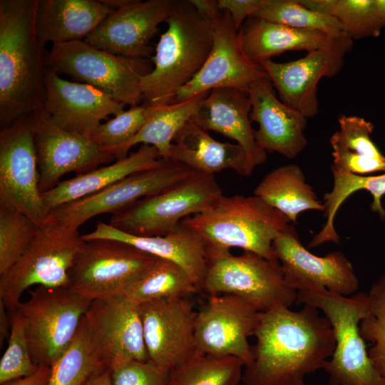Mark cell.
<instances>
[{"label":"cell","mask_w":385,"mask_h":385,"mask_svg":"<svg viewBox=\"0 0 385 385\" xmlns=\"http://www.w3.org/2000/svg\"><path fill=\"white\" fill-rule=\"evenodd\" d=\"M254 336L243 385H306L305 376L323 369L335 348L329 321L309 304L260 312Z\"/></svg>","instance_id":"obj_1"},{"label":"cell","mask_w":385,"mask_h":385,"mask_svg":"<svg viewBox=\"0 0 385 385\" xmlns=\"http://www.w3.org/2000/svg\"><path fill=\"white\" fill-rule=\"evenodd\" d=\"M38 0H0V127L43 108L44 49L36 31Z\"/></svg>","instance_id":"obj_2"},{"label":"cell","mask_w":385,"mask_h":385,"mask_svg":"<svg viewBox=\"0 0 385 385\" xmlns=\"http://www.w3.org/2000/svg\"><path fill=\"white\" fill-rule=\"evenodd\" d=\"M168 28L151 58L154 67L140 81L144 103L165 106L204 66L212 47L211 21L190 0H175L165 21Z\"/></svg>","instance_id":"obj_3"},{"label":"cell","mask_w":385,"mask_h":385,"mask_svg":"<svg viewBox=\"0 0 385 385\" xmlns=\"http://www.w3.org/2000/svg\"><path fill=\"white\" fill-rule=\"evenodd\" d=\"M279 211L256 195H222L211 207L180 223L198 233L211 258L232 247L278 261L272 250L276 237L289 224Z\"/></svg>","instance_id":"obj_4"},{"label":"cell","mask_w":385,"mask_h":385,"mask_svg":"<svg viewBox=\"0 0 385 385\" xmlns=\"http://www.w3.org/2000/svg\"><path fill=\"white\" fill-rule=\"evenodd\" d=\"M296 303L320 309L332 327L335 348L323 368L329 385H385L360 333V322L369 312L368 293L344 296L324 288H310L297 291Z\"/></svg>","instance_id":"obj_5"},{"label":"cell","mask_w":385,"mask_h":385,"mask_svg":"<svg viewBox=\"0 0 385 385\" xmlns=\"http://www.w3.org/2000/svg\"><path fill=\"white\" fill-rule=\"evenodd\" d=\"M78 230L66 227L50 217L18 261L0 275V301L15 311L24 292L34 285H68V272L85 241Z\"/></svg>","instance_id":"obj_6"},{"label":"cell","mask_w":385,"mask_h":385,"mask_svg":"<svg viewBox=\"0 0 385 385\" xmlns=\"http://www.w3.org/2000/svg\"><path fill=\"white\" fill-rule=\"evenodd\" d=\"M45 65L58 76L92 86L130 107L143 101L141 78L153 70L145 58L114 55L85 41L53 44Z\"/></svg>","instance_id":"obj_7"},{"label":"cell","mask_w":385,"mask_h":385,"mask_svg":"<svg viewBox=\"0 0 385 385\" xmlns=\"http://www.w3.org/2000/svg\"><path fill=\"white\" fill-rule=\"evenodd\" d=\"M222 195L214 175L194 172L166 190L113 214L109 224L133 235H166L183 220L207 210Z\"/></svg>","instance_id":"obj_8"},{"label":"cell","mask_w":385,"mask_h":385,"mask_svg":"<svg viewBox=\"0 0 385 385\" xmlns=\"http://www.w3.org/2000/svg\"><path fill=\"white\" fill-rule=\"evenodd\" d=\"M21 302L22 316L33 362L52 367L67 349L91 302L68 287L38 286Z\"/></svg>","instance_id":"obj_9"},{"label":"cell","mask_w":385,"mask_h":385,"mask_svg":"<svg viewBox=\"0 0 385 385\" xmlns=\"http://www.w3.org/2000/svg\"><path fill=\"white\" fill-rule=\"evenodd\" d=\"M201 290L210 295L238 297L260 312L279 307L289 308L297 297L278 261L248 251L237 256L230 252L210 259Z\"/></svg>","instance_id":"obj_10"},{"label":"cell","mask_w":385,"mask_h":385,"mask_svg":"<svg viewBox=\"0 0 385 385\" xmlns=\"http://www.w3.org/2000/svg\"><path fill=\"white\" fill-rule=\"evenodd\" d=\"M158 259L126 242L85 241L68 272V289L93 302L121 295Z\"/></svg>","instance_id":"obj_11"},{"label":"cell","mask_w":385,"mask_h":385,"mask_svg":"<svg viewBox=\"0 0 385 385\" xmlns=\"http://www.w3.org/2000/svg\"><path fill=\"white\" fill-rule=\"evenodd\" d=\"M0 205L21 211L38 225L49 217L39 190L33 114L1 129Z\"/></svg>","instance_id":"obj_12"},{"label":"cell","mask_w":385,"mask_h":385,"mask_svg":"<svg viewBox=\"0 0 385 385\" xmlns=\"http://www.w3.org/2000/svg\"><path fill=\"white\" fill-rule=\"evenodd\" d=\"M188 166L163 158L153 168L130 175L112 185L51 211L49 217L73 229L103 213L115 214L142 198L159 193L193 173Z\"/></svg>","instance_id":"obj_13"},{"label":"cell","mask_w":385,"mask_h":385,"mask_svg":"<svg viewBox=\"0 0 385 385\" xmlns=\"http://www.w3.org/2000/svg\"><path fill=\"white\" fill-rule=\"evenodd\" d=\"M347 34L332 37L327 44L294 61L277 63L268 60L260 67L266 72L279 99L302 113L313 118L319 111L317 84L324 77L337 75L344 58L353 48Z\"/></svg>","instance_id":"obj_14"},{"label":"cell","mask_w":385,"mask_h":385,"mask_svg":"<svg viewBox=\"0 0 385 385\" xmlns=\"http://www.w3.org/2000/svg\"><path fill=\"white\" fill-rule=\"evenodd\" d=\"M260 312L231 294L210 295L197 312L195 352L213 356H232L247 365L252 359L248 339L254 336Z\"/></svg>","instance_id":"obj_15"},{"label":"cell","mask_w":385,"mask_h":385,"mask_svg":"<svg viewBox=\"0 0 385 385\" xmlns=\"http://www.w3.org/2000/svg\"><path fill=\"white\" fill-rule=\"evenodd\" d=\"M33 117L41 193L54 188L68 173L84 174L115 159L90 137L58 126L43 109L33 113Z\"/></svg>","instance_id":"obj_16"},{"label":"cell","mask_w":385,"mask_h":385,"mask_svg":"<svg viewBox=\"0 0 385 385\" xmlns=\"http://www.w3.org/2000/svg\"><path fill=\"white\" fill-rule=\"evenodd\" d=\"M139 310L150 361L171 371L194 354L197 312L187 297L145 302Z\"/></svg>","instance_id":"obj_17"},{"label":"cell","mask_w":385,"mask_h":385,"mask_svg":"<svg viewBox=\"0 0 385 385\" xmlns=\"http://www.w3.org/2000/svg\"><path fill=\"white\" fill-rule=\"evenodd\" d=\"M91 343L107 369L118 361H148L139 305L119 295L91 302L84 317Z\"/></svg>","instance_id":"obj_18"},{"label":"cell","mask_w":385,"mask_h":385,"mask_svg":"<svg viewBox=\"0 0 385 385\" xmlns=\"http://www.w3.org/2000/svg\"><path fill=\"white\" fill-rule=\"evenodd\" d=\"M274 255L288 284L297 292L310 288L351 296L359 287L351 263L340 251L317 256L304 247L295 228L288 225L274 240Z\"/></svg>","instance_id":"obj_19"},{"label":"cell","mask_w":385,"mask_h":385,"mask_svg":"<svg viewBox=\"0 0 385 385\" xmlns=\"http://www.w3.org/2000/svg\"><path fill=\"white\" fill-rule=\"evenodd\" d=\"M211 23L213 35L211 51L200 72L179 91L173 103L216 88H236L247 92L252 83L269 78L243 52L238 30L228 11H222Z\"/></svg>","instance_id":"obj_20"},{"label":"cell","mask_w":385,"mask_h":385,"mask_svg":"<svg viewBox=\"0 0 385 385\" xmlns=\"http://www.w3.org/2000/svg\"><path fill=\"white\" fill-rule=\"evenodd\" d=\"M173 0H131L114 10L85 41L110 53L145 58L152 53L150 41L168 18Z\"/></svg>","instance_id":"obj_21"},{"label":"cell","mask_w":385,"mask_h":385,"mask_svg":"<svg viewBox=\"0 0 385 385\" xmlns=\"http://www.w3.org/2000/svg\"><path fill=\"white\" fill-rule=\"evenodd\" d=\"M43 110L61 128L91 137L102 120L124 111L125 105L83 83L63 79L46 68Z\"/></svg>","instance_id":"obj_22"},{"label":"cell","mask_w":385,"mask_h":385,"mask_svg":"<svg viewBox=\"0 0 385 385\" xmlns=\"http://www.w3.org/2000/svg\"><path fill=\"white\" fill-rule=\"evenodd\" d=\"M252 103L251 121L258 123L255 137L265 152H277L289 159L307 146L304 135L307 118L277 98L269 78L252 83L248 91Z\"/></svg>","instance_id":"obj_23"},{"label":"cell","mask_w":385,"mask_h":385,"mask_svg":"<svg viewBox=\"0 0 385 385\" xmlns=\"http://www.w3.org/2000/svg\"><path fill=\"white\" fill-rule=\"evenodd\" d=\"M252 103L247 92L230 88L210 91L192 120L203 129L219 133L237 142L245 150L250 169L263 164L267 152L255 140L250 120Z\"/></svg>","instance_id":"obj_24"},{"label":"cell","mask_w":385,"mask_h":385,"mask_svg":"<svg viewBox=\"0 0 385 385\" xmlns=\"http://www.w3.org/2000/svg\"><path fill=\"white\" fill-rule=\"evenodd\" d=\"M81 237L84 241L95 239L122 241L155 257L173 262L190 275L201 290L209 262L206 246L198 233L182 223L166 235L143 237L128 234L110 224L98 222L92 232Z\"/></svg>","instance_id":"obj_25"},{"label":"cell","mask_w":385,"mask_h":385,"mask_svg":"<svg viewBox=\"0 0 385 385\" xmlns=\"http://www.w3.org/2000/svg\"><path fill=\"white\" fill-rule=\"evenodd\" d=\"M168 159L205 174L214 175L227 169L243 176L252 173L240 145L215 140L192 119L175 135Z\"/></svg>","instance_id":"obj_26"},{"label":"cell","mask_w":385,"mask_h":385,"mask_svg":"<svg viewBox=\"0 0 385 385\" xmlns=\"http://www.w3.org/2000/svg\"><path fill=\"white\" fill-rule=\"evenodd\" d=\"M113 11L101 0H38V38L44 46L84 41Z\"/></svg>","instance_id":"obj_27"},{"label":"cell","mask_w":385,"mask_h":385,"mask_svg":"<svg viewBox=\"0 0 385 385\" xmlns=\"http://www.w3.org/2000/svg\"><path fill=\"white\" fill-rule=\"evenodd\" d=\"M163 161L154 146L141 145L135 152L114 163L58 183L41 193L42 200L51 212L59 206L101 191L131 174L157 167Z\"/></svg>","instance_id":"obj_28"},{"label":"cell","mask_w":385,"mask_h":385,"mask_svg":"<svg viewBox=\"0 0 385 385\" xmlns=\"http://www.w3.org/2000/svg\"><path fill=\"white\" fill-rule=\"evenodd\" d=\"M238 37L246 56L255 64L260 65L272 57L289 51L318 49L332 37L312 30L292 28L251 16L238 29Z\"/></svg>","instance_id":"obj_29"},{"label":"cell","mask_w":385,"mask_h":385,"mask_svg":"<svg viewBox=\"0 0 385 385\" xmlns=\"http://www.w3.org/2000/svg\"><path fill=\"white\" fill-rule=\"evenodd\" d=\"M339 128L329 139L332 170L357 175L385 173V156L371 138L374 125L364 118L342 114Z\"/></svg>","instance_id":"obj_30"},{"label":"cell","mask_w":385,"mask_h":385,"mask_svg":"<svg viewBox=\"0 0 385 385\" xmlns=\"http://www.w3.org/2000/svg\"><path fill=\"white\" fill-rule=\"evenodd\" d=\"M209 92L165 106L148 105L146 119L138 133L125 144L107 151L118 160L126 158L130 149L140 143L154 146L163 158L168 159L175 135L195 115Z\"/></svg>","instance_id":"obj_31"},{"label":"cell","mask_w":385,"mask_h":385,"mask_svg":"<svg viewBox=\"0 0 385 385\" xmlns=\"http://www.w3.org/2000/svg\"><path fill=\"white\" fill-rule=\"evenodd\" d=\"M254 195L294 223L304 211L324 212L325 209L313 188L305 182L303 171L295 164L282 165L269 172L255 188Z\"/></svg>","instance_id":"obj_32"},{"label":"cell","mask_w":385,"mask_h":385,"mask_svg":"<svg viewBox=\"0 0 385 385\" xmlns=\"http://www.w3.org/2000/svg\"><path fill=\"white\" fill-rule=\"evenodd\" d=\"M334 185L331 192L324 195V212L327 217L322 229L315 235L308 247L313 248L327 242L338 243L339 236L334 225L336 213L350 195L360 190L369 192L373 197L371 210L385 219L381 198L385 195V173L378 175H357L333 170Z\"/></svg>","instance_id":"obj_33"},{"label":"cell","mask_w":385,"mask_h":385,"mask_svg":"<svg viewBox=\"0 0 385 385\" xmlns=\"http://www.w3.org/2000/svg\"><path fill=\"white\" fill-rule=\"evenodd\" d=\"M198 290L181 267L170 260L158 258L121 295L140 305L154 300L187 297Z\"/></svg>","instance_id":"obj_34"},{"label":"cell","mask_w":385,"mask_h":385,"mask_svg":"<svg viewBox=\"0 0 385 385\" xmlns=\"http://www.w3.org/2000/svg\"><path fill=\"white\" fill-rule=\"evenodd\" d=\"M106 369L91 343L83 317L71 343L51 367L47 385H84Z\"/></svg>","instance_id":"obj_35"},{"label":"cell","mask_w":385,"mask_h":385,"mask_svg":"<svg viewBox=\"0 0 385 385\" xmlns=\"http://www.w3.org/2000/svg\"><path fill=\"white\" fill-rule=\"evenodd\" d=\"M304 6L338 20L353 40L377 37L384 27L375 0H298Z\"/></svg>","instance_id":"obj_36"},{"label":"cell","mask_w":385,"mask_h":385,"mask_svg":"<svg viewBox=\"0 0 385 385\" xmlns=\"http://www.w3.org/2000/svg\"><path fill=\"white\" fill-rule=\"evenodd\" d=\"M244 363L232 356L194 354L170 371L171 385H239Z\"/></svg>","instance_id":"obj_37"},{"label":"cell","mask_w":385,"mask_h":385,"mask_svg":"<svg viewBox=\"0 0 385 385\" xmlns=\"http://www.w3.org/2000/svg\"><path fill=\"white\" fill-rule=\"evenodd\" d=\"M252 16L294 29L320 31L329 36L346 34L337 19L312 11L298 0H265Z\"/></svg>","instance_id":"obj_38"},{"label":"cell","mask_w":385,"mask_h":385,"mask_svg":"<svg viewBox=\"0 0 385 385\" xmlns=\"http://www.w3.org/2000/svg\"><path fill=\"white\" fill-rule=\"evenodd\" d=\"M38 228V225L24 213L0 205V275L18 261Z\"/></svg>","instance_id":"obj_39"},{"label":"cell","mask_w":385,"mask_h":385,"mask_svg":"<svg viewBox=\"0 0 385 385\" xmlns=\"http://www.w3.org/2000/svg\"><path fill=\"white\" fill-rule=\"evenodd\" d=\"M368 295L369 312L360 322V333L371 343L369 359L385 381V273L372 284Z\"/></svg>","instance_id":"obj_40"},{"label":"cell","mask_w":385,"mask_h":385,"mask_svg":"<svg viewBox=\"0 0 385 385\" xmlns=\"http://www.w3.org/2000/svg\"><path fill=\"white\" fill-rule=\"evenodd\" d=\"M10 313L11 330L0 361V384L29 376L38 369L31 356L24 319L17 310Z\"/></svg>","instance_id":"obj_41"},{"label":"cell","mask_w":385,"mask_h":385,"mask_svg":"<svg viewBox=\"0 0 385 385\" xmlns=\"http://www.w3.org/2000/svg\"><path fill=\"white\" fill-rule=\"evenodd\" d=\"M148 108L145 103L131 106L101 123L90 138L106 150L125 144L138 133L143 125Z\"/></svg>","instance_id":"obj_42"},{"label":"cell","mask_w":385,"mask_h":385,"mask_svg":"<svg viewBox=\"0 0 385 385\" xmlns=\"http://www.w3.org/2000/svg\"><path fill=\"white\" fill-rule=\"evenodd\" d=\"M113 385H171L170 371L149 360L118 361L108 368Z\"/></svg>","instance_id":"obj_43"},{"label":"cell","mask_w":385,"mask_h":385,"mask_svg":"<svg viewBox=\"0 0 385 385\" xmlns=\"http://www.w3.org/2000/svg\"><path fill=\"white\" fill-rule=\"evenodd\" d=\"M265 2V0H218V5L221 11L229 12L238 30L247 19L260 9Z\"/></svg>","instance_id":"obj_44"},{"label":"cell","mask_w":385,"mask_h":385,"mask_svg":"<svg viewBox=\"0 0 385 385\" xmlns=\"http://www.w3.org/2000/svg\"><path fill=\"white\" fill-rule=\"evenodd\" d=\"M51 374V367L40 364L32 374L0 384V385H47Z\"/></svg>","instance_id":"obj_45"},{"label":"cell","mask_w":385,"mask_h":385,"mask_svg":"<svg viewBox=\"0 0 385 385\" xmlns=\"http://www.w3.org/2000/svg\"><path fill=\"white\" fill-rule=\"evenodd\" d=\"M195 9L210 21L215 19L222 12L218 0H190Z\"/></svg>","instance_id":"obj_46"},{"label":"cell","mask_w":385,"mask_h":385,"mask_svg":"<svg viewBox=\"0 0 385 385\" xmlns=\"http://www.w3.org/2000/svg\"><path fill=\"white\" fill-rule=\"evenodd\" d=\"M7 309L0 301V344L1 347L6 339L9 338L11 330L10 314H7Z\"/></svg>","instance_id":"obj_47"},{"label":"cell","mask_w":385,"mask_h":385,"mask_svg":"<svg viewBox=\"0 0 385 385\" xmlns=\"http://www.w3.org/2000/svg\"><path fill=\"white\" fill-rule=\"evenodd\" d=\"M84 385H113L109 370L106 369L94 376Z\"/></svg>","instance_id":"obj_48"},{"label":"cell","mask_w":385,"mask_h":385,"mask_svg":"<svg viewBox=\"0 0 385 385\" xmlns=\"http://www.w3.org/2000/svg\"><path fill=\"white\" fill-rule=\"evenodd\" d=\"M379 18L385 26V0H375Z\"/></svg>","instance_id":"obj_49"}]
</instances>
